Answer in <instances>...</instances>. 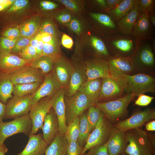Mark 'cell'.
Masks as SVG:
<instances>
[{"mask_svg":"<svg viewBox=\"0 0 155 155\" xmlns=\"http://www.w3.org/2000/svg\"><path fill=\"white\" fill-rule=\"evenodd\" d=\"M124 152L127 155H154V145L149 141L146 131L140 128L125 132Z\"/></svg>","mask_w":155,"mask_h":155,"instance_id":"obj_1","label":"cell"},{"mask_svg":"<svg viewBox=\"0 0 155 155\" xmlns=\"http://www.w3.org/2000/svg\"><path fill=\"white\" fill-rule=\"evenodd\" d=\"M115 71L121 76L127 93L138 96L146 92H155V80L151 75L142 73L129 75Z\"/></svg>","mask_w":155,"mask_h":155,"instance_id":"obj_2","label":"cell"},{"mask_svg":"<svg viewBox=\"0 0 155 155\" xmlns=\"http://www.w3.org/2000/svg\"><path fill=\"white\" fill-rule=\"evenodd\" d=\"M104 43L110 54L131 57L136 47L137 41L131 35L117 33L105 37ZM111 55V54H110Z\"/></svg>","mask_w":155,"mask_h":155,"instance_id":"obj_3","label":"cell"},{"mask_svg":"<svg viewBox=\"0 0 155 155\" xmlns=\"http://www.w3.org/2000/svg\"><path fill=\"white\" fill-rule=\"evenodd\" d=\"M136 96L133 93H127L114 100L98 102L94 105L103 112L105 117L112 123L124 115L129 104Z\"/></svg>","mask_w":155,"mask_h":155,"instance_id":"obj_4","label":"cell"},{"mask_svg":"<svg viewBox=\"0 0 155 155\" xmlns=\"http://www.w3.org/2000/svg\"><path fill=\"white\" fill-rule=\"evenodd\" d=\"M110 68L111 75L102 79L99 102L114 100L125 95L123 93L126 90L121 78L118 73Z\"/></svg>","mask_w":155,"mask_h":155,"instance_id":"obj_5","label":"cell"},{"mask_svg":"<svg viewBox=\"0 0 155 155\" xmlns=\"http://www.w3.org/2000/svg\"><path fill=\"white\" fill-rule=\"evenodd\" d=\"M150 40L137 41L131 58L134 70H149L155 66L154 51Z\"/></svg>","mask_w":155,"mask_h":155,"instance_id":"obj_6","label":"cell"},{"mask_svg":"<svg viewBox=\"0 0 155 155\" xmlns=\"http://www.w3.org/2000/svg\"><path fill=\"white\" fill-rule=\"evenodd\" d=\"M65 102L67 125L80 116L90 106L94 105L84 94L78 91L71 96H65Z\"/></svg>","mask_w":155,"mask_h":155,"instance_id":"obj_7","label":"cell"},{"mask_svg":"<svg viewBox=\"0 0 155 155\" xmlns=\"http://www.w3.org/2000/svg\"><path fill=\"white\" fill-rule=\"evenodd\" d=\"M32 124L29 113L7 122H0V142L4 143L7 138L15 134L30 135Z\"/></svg>","mask_w":155,"mask_h":155,"instance_id":"obj_8","label":"cell"},{"mask_svg":"<svg viewBox=\"0 0 155 155\" xmlns=\"http://www.w3.org/2000/svg\"><path fill=\"white\" fill-rule=\"evenodd\" d=\"M113 127L112 123L105 116L101 118L90 133L81 155L92 148L106 143Z\"/></svg>","mask_w":155,"mask_h":155,"instance_id":"obj_9","label":"cell"},{"mask_svg":"<svg viewBox=\"0 0 155 155\" xmlns=\"http://www.w3.org/2000/svg\"><path fill=\"white\" fill-rule=\"evenodd\" d=\"M51 97H44L32 105L29 113L32 124L30 134H36L42 129L44 118L52 108Z\"/></svg>","mask_w":155,"mask_h":155,"instance_id":"obj_10","label":"cell"},{"mask_svg":"<svg viewBox=\"0 0 155 155\" xmlns=\"http://www.w3.org/2000/svg\"><path fill=\"white\" fill-rule=\"evenodd\" d=\"M155 118L154 108H148L132 115L129 118L119 122L113 127L125 132L129 130L140 128L148 121Z\"/></svg>","mask_w":155,"mask_h":155,"instance_id":"obj_11","label":"cell"},{"mask_svg":"<svg viewBox=\"0 0 155 155\" xmlns=\"http://www.w3.org/2000/svg\"><path fill=\"white\" fill-rule=\"evenodd\" d=\"M32 105L31 94L22 97L13 96L6 105L4 119H14L27 115Z\"/></svg>","mask_w":155,"mask_h":155,"instance_id":"obj_12","label":"cell"},{"mask_svg":"<svg viewBox=\"0 0 155 155\" xmlns=\"http://www.w3.org/2000/svg\"><path fill=\"white\" fill-rule=\"evenodd\" d=\"M87 80L103 79L111 75V69L107 60L95 57L84 63Z\"/></svg>","mask_w":155,"mask_h":155,"instance_id":"obj_13","label":"cell"},{"mask_svg":"<svg viewBox=\"0 0 155 155\" xmlns=\"http://www.w3.org/2000/svg\"><path fill=\"white\" fill-rule=\"evenodd\" d=\"M61 88H62L53 70L45 76L43 82L38 88L31 94L32 104L36 103L44 97L51 96Z\"/></svg>","mask_w":155,"mask_h":155,"instance_id":"obj_14","label":"cell"},{"mask_svg":"<svg viewBox=\"0 0 155 155\" xmlns=\"http://www.w3.org/2000/svg\"><path fill=\"white\" fill-rule=\"evenodd\" d=\"M13 85L34 82L42 83L44 76L41 71L30 65L24 67L9 75Z\"/></svg>","mask_w":155,"mask_h":155,"instance_id":"obj_15","label":"cell"},{"mask_svg":"<svg viewBox=\"0 0 155 155\" xmlns=\"http://www.w3.org/2000/svg\"><path fill=\"white\" fill-rule=\"evenodd\" d=\"M65 88H61L51 97L52 108L59 121V133L62 135H64L67 128L65 102Z\"/></svg>","mask_w":155,"mask_h":155,"instance_id":"obj_16","label":"cell"},{"mask_svg":"<svg viewBox=\"0 0 155 155\" xmlns=\"http://www.w3.org/2000/svg\"><path fill=\"white\" fill-rule=\"evenodd\" d=\"M154 29L149 20L148 12H142L138 16L131 35L137 41L150 40Z\"/></svg>","mask_w":155,"mask_h":155,"instance_id":"obj_17","label":"cell"},{"mask_svg":"<svg viewBox=\"0 0 155 155\" xmlns=\"http://www.w3.org/2000/svg\"><path fill=\"white\" fill-rule=\"evenodd\" d=\"M32 61L10 53L0 54V72L9 75L24 67L30 65Z\"/></svg>","mask_w":155,"mask_h":155,"instance_id":"obj_18","label":"cell"},{"mask_svg":"<svg viewBox=\"0 0 155 155\" xmlns=\"http://www.w3.org/2000/svg\"><path fill=\"white\" fill-rule=\"evenodd\" d=\"M59 129L58 120L52 108L44 118L42 129L43 138L48 145L53 142L58 135Z\"/></svg>","mask_w":155,"mask_h":155,"instance_id":"obj_19","label":"cell"},{"mask_svg":"<svg viewBox=\"0 0 155 155\" xmlns=\"http://www.w3.org/2000/svg\"><path fill=\"white\" fill-rule=\"evenodd\" d=\"M73 70L72 64L61 56L54 62L53 70L62 88L67 87Z\"/></svg>","mask_w":155,"mask_h":155,"instance_id":"obj_20","label":"cell"},{"mask_svg":"<svg viewBox=\"0 0 155 155\" xmlns=\"http://www.w3.org/2000/svg\"><path fill=\"white\" fill-rule=\"evenodd\" d=\"M73 70L68 85L65 88V96H71L78 91L81 85L87 80L85 64H72Z\"/></svg>","mask_w":155,"mask_h":155,"instance_id":"obj_21","label":"cell"},{"mask_svg":"<svg viewBox=\"0 0 155 155\" xmlns=\"http://www.w3.org/2000/svg\"><path fill=\"white\" fill-rule=\"evenodd\" d=\"M106 143L109 155H119L123 153L126 144L125 132L113 127Z\"/></svg>","mask_w":155,"mask_h":155,"instance_id":"obj_22","label":"cell"},{"mask_svg":"<svg viewBox=\"0 0 155 155\" xmlns=\"http://www.w3.org/2000/svg\"><path fill=\"white\" fill-rule=\"evenodd\" d=\"M28 142L24 150L16 155H44L48 144L42 134H30Z\"/></svg>","mask_w":155,"mask_h":155,"instance_id":"obj_23","label":"cell"},{"mask_svg":"<svg viewBox=\"0 0 155 155\" xmlns=\"http://www.w3.org/2000/svg\"><path fill=\"white\" fill-rule=\"evenodd\" d=\"M140 14L137 0L131 11L115 23L119 33L125 35H131Z\"/></svg>","mask_w":155,"mask_h":155,"instance_id":"obj_24","label":"cell"},{"mask_svg":"<svg viewBox=\"0 0 155 155\" xmlns=\"http://www.w3.org/2000/svg\"><path fill=\"white\" fill-rule=\"evenodd\" d=\"M106 60L110 67L116 71L130 75L134 71L131 57L117 54L111 55Z\"/></svg>","mask_w":155,"mask_h":155,"instance_id":"obj_25","label":"cell"},{"mask_svg":"<svg viewBox=\"0 0 155 155\" xmlns=\"http://www.w3.org/2000/svg\"><path fill=\"white\" fill-rule=\"evenodd\" d=\"M102 79L87 80L80 86L78 91L84 94L94 105L98 103Z\"/></svg>","mask_w":155,"mask_h":155,"instance_id":"obj_26","label":"cell"},{"mask_svg":"<svg viewBox=\"0 0 155 155\" xmlns=\"http://www.w3.org/2000/svg\"><path fill=\"white\" fill-rule=\"evenodd\" d=\"M90 16L102 27L104 36L106 37L119 33L115 23L108 14L92 12L90 13Z\"/></svg>","mask_w":155,"mask_h":155,"instance_id":"obj_27","label":"cell"},{"mask_svg":"<svg viewBox=\"0 0 155 155\" xmlns=\"http://www.w3.org/2000/svg\"><path fill=\"white\" fill-rule=\"evenodd\" d=\"M67 142L64 135L59 133L47 147L44 155H67Z\"/></svg>","mask_w":155,"mask_h":155,"instance_id":"obj_28","label":"cell"},{"mask_svg":"<svg viewBox=\"0 0 155 155\" xmlns=\"http://www.w3.org/2000/svg\"><path fill=\"white\" fill-rule=\"evenodd\" d=\"M136 0H122L117 7L107 13L112 17L115 23L131 11Z\"/></svg>","mask_w":155,"mask_h":155,"instance_id":"obj_29","label":"cell"},{"mask_svg":"<svg viewBox=\"0 0 155 155\" xmlns=\"http://www.w3.org/2000/svg\"><path fill=\"white\" fill-rule=\"evenodd\" d=\"M13 86L9 74L0 72V101L3 104L13 97Z\"/></svg>","mask_w":155,"mask_h":155,"instance_id":"obj_30","label":"cell"},{"mask_svg":"<svg viewBox=\"0 0 155 155\" xmlns=\"http://www.w3.org/2000/svg\"><path fill=\"white\" fill-rule=\"evenodd\" d=\"M40 25V19L39 17L35 16L32 17L21 26L20 36L33 38L37 34Z\"/></svg>","mask_w":155,"mask_h":155,"instance_id":"obj_31","label":"cell"},{"mask_svg":"<svg viewBox=\"0 0 155 155\" xmlns=\"http://www.w3.org/2000/svg\"><path fill=\"white\" fill-rule=\"evenodd\" d=\"M54 63L52 58L42 55L33 60L30 66L35 69H40L42 73L45 76L52 71Z\"/></svg>","mask_w":155,"mask_h":155,"instance_id":"obj_32","label":"cell"},{"mask_svg":"<svg viewBox=\"0 0 155 155\" xmlns=\"http://www.w3.org/2000/svg\"><path fill=\"white\" fill-rule=\"evenodd\" d=\"M42 83L17 84L13 85L12 94L14 96L22 97L32 94L38 88Z\"/></svg>","mask_w":155,"mask_h":155,"instance_id":"obj_33","label":"cell"},{"mask_svg":"<svg viewBox=\"0 0 155 155\" xmlns=\"http://www.w3.org/2000/svg\"><path fill=\"white\" fill-rule=\"evenodd\" d=\"M89 42L91 46L97 55L106 59L111 55L108 52L104 41L99 37L93 35L89 37Z\"/></svg>","mask_w":155,"mask_h":155,"instance_id":"obj_34","label":"cell"},{"mask_svg":"<svg viewBox=\"0 0 155 155\" xmlns=\"http://www.w3.org/2000/svg\"><path fill=\"white\" fill-rule=\"evenodd\" d=\"M79 119L80 132L77 142L80 146L84 147L91 131L85 113H84L80 116Z\"/></svg>","mask_w":155,"mask_h":155,"instance_id":"obj_35","label":"cell"},{"mask_svg":"<svg viewBox=\"0 0 155 155\" xmlns=\"http://www.w3.org/2000/svg\"><path fill=\"white\" fill-rule=\"evenodd\" d=\"M79 118H77L70 122L67 125L64 136L67 143L77 142L79 135Z\"/></svg>","mask_w":155,"mask_h":155,"instance_id":"obj_36","label":"cell"},{"mask_svg":"<svg viewBox=\"0 0 155 155\" xmlns=\"http://www.w3.org/2000/svg\"><path fill=\"white\" fill-rule=\"evenodd\" d=\"M86 113L91 132L94 129L100 119L105 116L103 112L95 105L90 106Z\"/></svg>","mask_w":155,"mask_h":155,"instance_id":"obj_37","label":"cell"},{"mask_svg":"<svg viewBox=\"0 0 155 155\" xmlns=\"http://www.w3.org/2000/svg\"><path fill=\"white\" fill-rule=\"evenodd\" d=\"M42 54L43 56L51 57L54 62L61 56L59 45L46 43H44Z\"/></svg>","mask_w":155,"mask_h":155,"instance_id":"obj_38","label":"cell"},{"mask_svg":"<svg viewBox=\"0 0 155 155\" xmlns=\"http://www.w3.org/2000/svg\"><path fill=\"white\" fill-rule=\"evenodd\" d=\"M17 56L24 59L31 61L40 57L36 49L30 44L23 49Z\"/></svg>","mask_w":155,"mask_h":155,"instance_id":"obj_39","label":"cell"},{"mask_svg":"<svg viewBox=\"0 0 155 155\" xmlns=\"http://www.w3.org/2000/svg\"><path fill=\"white\" fill-rule=\"evenodd\" d=\"M17 39L12 40L0 35V54H10Z\"/></svg>","mask_w":155,"mask_h":155,"instance_id":"obj_40","label":"cell"},{"mask_svg":"<svg viewBox=\"0 0 155 155\" xmlns=\"http://www.w3.org/2000/svg\"><path fill=\"white\" fill-rule=\"evenodd\" d=\"M32 38L20 36L17 40L10 54L17 55L27 46L30 44Z\"/></svg>","mask_w":155,"mask_h":155,"instance_id":"obj_41","label":"cell"},{"mask_svg":"<svg viewBox=\"0 0 155 155\" xmlns=\"http://www.w3.org/2000/svg\"><path fill=\"white\" fill-rule=\"evenodd\" d=\"M0 35L12 40L17 39L20 36V29L18 27L3 28Z\"/></svg>","mask_w":155,"mask_h":155,"instance_id":"obj_42","label":"cell"},{"mask_svg":"<svg viewBox=\"0 0 155 155\" xmlns=\"http://www.w3.org/2000/svg\"><path fill=\"white\" fill-rule=\"evenodd\" d=\"M28 4V0H15L9 7L0 12L3 14H7L19 11L26 7Z\"/></svg>","mask_w":155,"mask_h":155,"instance_id":"obj_43","label":"cell"},{"mask_svg":"<svg viewBox=\"0 0 155 155\" xmlns=\"http://www.w3.org/2000/svg\"><path fill=\"white\" fill-rule=\"evenodd\" d=\"M38 33H45L49 34L57 38L59 33L53 22L49 20H46L42 24Z\"/></svg>","mask_w":155,"mask_h":155,"instance_id":"obj_44","label":"cell"},{"mask_svg":"<svg viewBox=\"0 0 155 155\" xmlns=\"http://www.w3.org/2000/svg\"><path fill=\"white\" fill-rule=\"evenodd\" d=\"M154 0H137V3L140 13L149 12L154 9Z\"/></svg>","mask_w":155,"mask_h":155,"instance_id":"obj_45","label":"cell"},{"mask_svg":"<svg viewBox=\"0 0 155 155\" xmlns=\"http://www.w3.org/2000/svg\"><path fill=\"white\" fill-rule=\"evenodd\" d=\"M83 148L79 145L78 142L67 143V155H81Z\"/></svg>","mask_w":155,"mask_h":155,"instance_id":"obj_46","label":"cell"},{"mask_svg":"<svg viewBox=\"0 0 155 155\" xmlns=\"http://www.w3.org/2000/svg\"><path fill=\"white\" fill-rule=\"evenodd\" d=\"M88 155H109L108 153L107 143L89 149Z\"/></svg>","mask_w":155,"mask_h":155,"instance_id":"obj_47","label":"cell"},{"mask_svg":"<svg viewBox=\"0 0 155 155\" xmlns=\"http://www.w3.org/2000/svg\"><path fill=\"white\" fill-rule=\"evenodd\" d=\"M37 35L44 43H49L59 45L57 38L55 36L45 33H38Z\"/></svg>","mask_w":155,"mask_h":155,"instance_id":"obj_48","label":"cell"},{"mask_svg":"<svg viewBox=\"0 0 155 155\" xmlns=\"http://www.w3.org/2000/svg\"><path fill=\"white\" fill-rule=\"evenodd\" d=\"M135 102V104L141 106H146L149 105L152 101L154 97L144 94H141Z\"/></svg>","mask_w":155,"mask_h":155,"instance_id":"obj_49","label":"cell"},{"mask_svg":"<svg viewBox=\"0 0 155 155\" xmlns=\"http://www.w3.org/2000/svg\"><path fill=\"white\" fill-rule=\"evenodd\" d=\"M30 44L36 49L40 57L42 56V51L44 43L37 34L32 38Z\"/></svg>","mask_w":155,"mask_h":155,"instance_id":"obj_50","label":"cell"},{"mask_svg":"<svg viewBox=\"0 0 155 155\" xmlns=\"http://www.w3.org/2000/svg\"><path fill=\"white\" fill-rule=\"evenodd\" d=\"M57 1L64 5L69 9L74 12H77L79 10L78 4L73 0H59Z\"/></svg>","mask_w":155,"mask_h":155,"instance_id":"obj_51","label":"cell"},{"mask_svg":"<svg viewBox=\"0 0 155 155\" xmlns=\"http://www.w3.org/2000/svg\"><path fill=\"white\" fill-rule=\"evenodd\" d=\"M69 24L70 28L75 33L79 34L81 31V24L79 21L76 19H72Z\"/></svg>","mask_w":155,"mask_h":155,"instance_id":"obj_52","label":"cell"},{"mask_svg":"<svg viewBox=\"0 0 155 155\" xmlns=\"http://www.w3.org/2000/svg\"><path fill=\"white\" fill-rule=\"evenodd\" d=\"M40 5L43 9L46 10L54 9L58 6L57 4L53 2L46 1H41L40 3Z\"/></svg>","mask_w":155,"mask_h":155,"instance_id":"obj_53","label":"cell"},{"mask_svg":"<svg viewBox=\"0 0 155 155\" xmlns=\"http://www.w3.org/2000/svg\"><path fill=\"white\" fill-rule=\"evenodd\" d=\"M61 43L63 46L67 49H71L73 44V41L71 38L65 34L62 36Z\"/></svg>","mask_w":155,"mask_h":155,"instance_id":"obj_54","label":"cell"},{"mask_svg":"<svg viewBox=\"0 0 155 155\" xmlns=\"http://www.w3.org/2000/svg\"><path fill=\"white\" fill-rule=\"evenodd\" d=\"M57 20L60 22L66 24L69 23L72 18L71 15L68 13H63L58 15L56 17Z\"/></svg>","mask_w":155,"mask_h":155,"instance_id":"obj_55","label":"cell"},{"mask_svg":"<svg viewBox=\"0 0 155 155\" xmlns=\"http://www.w3.org/2000/svg\"><path fill=\"white\" fill-rule=\"evenodd\" d=\"M122 1V0H106L108 12L115 8Z\"/></svg>","mask_w":155,"mask_h":155,"instance_id":"obj_56","label":"cell"},{"mask_svg":"<svg viewBox=\"0 0 155 155\" xmlns=\"http://www.w3.org/2000/svg\"><path fill=\"white\" fill-rule=\"evenodd\" d=\"M6 104L0 101V122L4 119L5 113Z\"/></svg>","mask_w":155,"mask_h":155,"instance_id":"obj_57","label":"cell"},{"mask_svg":"<svg viewBox=\"0 0 155 155\" xmlns=\"http://www.w3.org/2000/svg\"><path fill=\"white\" fill-rule=\"evenodd\" d=\"M148 122L146 125V128L148 131H155V120H152Z\"/></svg>","mask_w":155,"mask_h":155,"instance_id":"obj_58","label":"cell"},{"mask_svg":"<svg viewBox=\"0 0 155 155\" xmlns=\"http://www.w3.org/2000/svg\"><path fill=\"white\" fill-rule=\"evenodd\" d=\"M149 20L153 26L155 27V11L154 9L148 13Z\"/></svg>","mask_w":155,"mask_h":155,"instance_id":"obj_59","label":"cell"},{"mask_svg":"<svg viewBox=\"0 0 155 155\" xmlns=\"http://www.w3.org/2000/svg\"><path fill=\"white\" fill-rule=\"evenodd\" d=\"M8 148L4 143L0 142V151L5 153L8 151Z\"/></svg>","mask_w":155,"mask_h":155,"instance_id":"obj_60","label":"cell"},{"mask_svg":"<svg viewBox=\"0 0 155 155\" xmlns=\"http://www.w3.org/2000/svg\"><path fill=\"white\" fill-rule=\"evenodd\" d=\"M151 43H152V48L154 52H155V40H153L151 42Z\"/></svg>","mask_w":155,"mask_h":155,"instance_id":"obj_61","label":"cell"},{"mask_svg":"<svg viewBox=\"0 0 155 155\" xmlns=\"http://www.w3.org/2000/svg\"><path fill=\"white\" fill-rule=\"evenodd\" d=\"M5 154L3 152L0 151V155H5Z\"/></svg>","mask_w":155,"mask_h":155,"instance_id":"obj_62","label":"cell"},{"mask_svg":"<svg viewBox=\"0 0 155 155\" xmlns=\"http://www.w3.org/2000/svg\"><path fill=\"white\" fill-rule=\"evenodd\" d=\"M119 155H127L125 153L123 152L121 154H120Z\"/></svg>","mask_w":155,"mask_h":155,"instance_id":"obj_63","label":"cell"},{"mask_svg":"<svg viewBox=\"0 0 155 155\" xmlns=\"http://www.w3.org/2000/svg\"><path fill=\"white\" fill-rule=\"evenodd\" d=\"M82 155H88V153H85L84 154H83Z\"/></svg>","mask_w":155,"mask_h":155,"instance_id":"obj_64","label":"cell"}]
</instances>
